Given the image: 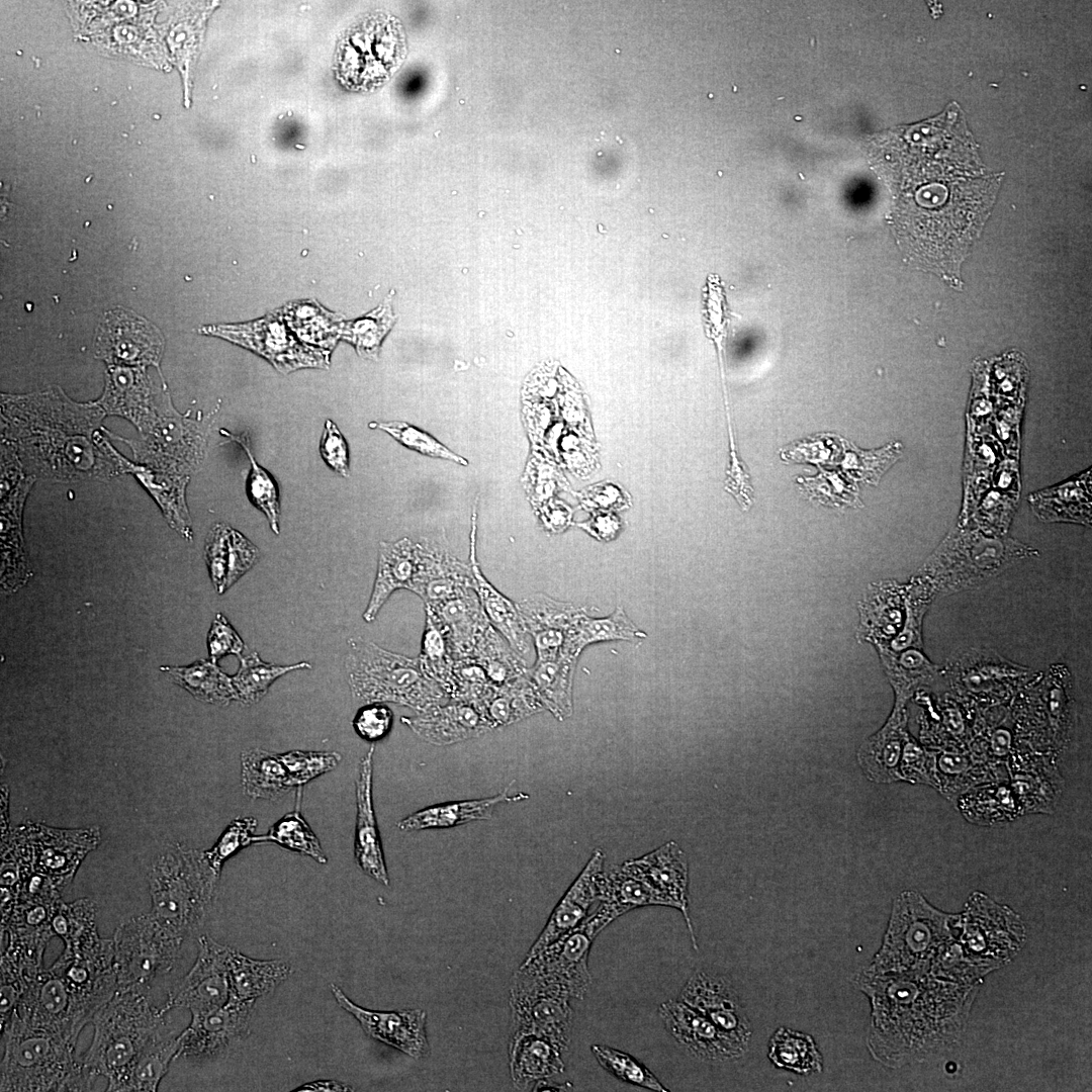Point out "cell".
Listing matches in <instances>:
<instances>
[{
    "label": "cell",
    "mask_w": 1092,
    "mask_h": 1092,
    "mask_svg": "<svg viewBox=\"0 0 1092 1092\" xmlns=\"http://www.w3.org/2000/svg\"><path fill=\"white\" fill-rule=\"evenodd\" d=\"M160 669L198 701L220 706L238 701L232 677L210 659L197 660L188 666H162Z\"/></svg>",
    "instance_id": "34"
},
{
    "label": "cell",
    "mask_w": 1092,
    "mask_h": 1092,
    "mask_svg": "<svg viewBox=\"0 0 1092 1092\" xmlns=\"http://www.w3.org/2000/svg\"><path fill=\"white\" fill-rule=\"evenodd\" d=\"M305 668H311L310 663L306 661L290 665L268 663L254 651L247 656H240L239 669L231 677L238 701L243 705L251 706L266 696L269 688L278 677L287 672Z\"/></svg>",
    "instance_id": "37"
},
{
    "label": "cell",
    "mask_w": 1092,
    "mask_h": 1092,
    "mask_svg": "<svg viewBox=\"0 0 1092 1092\" xmlns=\"http://www.w3.org/2000/svg\"><path fill=\"white\" fill-rule=\"evenodd\" d=\"M471 523L470 567L473 574V588L490 625L502 634L511 648L524 659L525 656H529L531 648L528 639L529 634L517 606L483 576L475 558V507L473 508Z\"/></svg>",
    "instance_id": "26"
},
{
    "label": "cell",
    "mask_w": 1092,
    "mask_h": 1092,
    "mask_svg": "<svg viewBox=\"0 0 1092 1092\" xmlns=\"http://www.w3.org/2000/svg\"><path fill=\"white\" fill-rule=\"evenodd\" d=\"M917 134L920 186L915 193V250L919 261L945 279H957L960 263L979 233L996 184L979 166L976 152L950 118L935 119Z\"/></svg>",
    "instance_id": "1"
},
{
    "label": "cell",
    "mask_w": 1092,
    "mask_h": 1092,
    "mask_svg": "<svg viewBox=\"0 0 1092 1092\" xmlns=\"http://www.w3.org/2000/svg\"><path fill=\"white\" fill-rule=\"evenodd\" d=\"M592 1053L601 1067L617 1079L651 1091H668L643 1064L629 1054L603 1044L592 1045Z\"/></svg>",
    "instance_id": "44"
},
{
    "label": "cell",
    "mask_w": 1092,
    "mask_h": 1092,
    "mask_svg": "<svg viewBox=\"0 0 1092 1092\" xmlns=\"http://www.w3.org/2000/svg\"><path fill=\"white\" fill-rule=\"evenodd\" d=\"M345 668L353 698L364 704L395 703L418 713L446 704L448 694L424 673L418 658L350 638Z\"/></svg>",
    "instance_id": "5"
},
{
    "label": "cell",
    "mask_w": 1092,
    "mask_h": 1092,
    "mask_svg": "<svg viewBox=\"0 0 1092 1092\" xmlns=\"http://www.w3.org/2000/svg\"><path fill=\"white\" fill-rule=\"evenodd\" d=\"M570 999L564 992L516 971L509 999L513 1033L543 1036L565 1053L570 1043L573 1020Z\"/></svg>",
    "instance_id": "7"
},
{
    "label": "cell",
    "mask_w": 1092,
    "mask_h": 1092,
    "mask_svg": "<svg viewBox=\"0 0 1092 1092\" xmlns=\"http://www.w3.org/2000/svg\"><path fill=\"white\" fill-rule=\"evenodd\" d=\"M1 1031L5 1039L2 1092L92 1090L96 1077L76 1055L75 1043L28 1025L15 1013Z\"/></svg>",
    "instance_id": "2"
},
{
    "label": "cell",
    "mask_w": 1092,
    "mask_h": 1092,
    "mask_svg": "<svg viewBox=\"0 0 1092 1092\" xmlns=\"http://www.w3.org/2000/svg\"><path fill=\"white\" fill-rule=\"evenodd\" d=\"M604 863L605 854L598 848L554 908L525 959L535 956L557 938L577 927L588 916L592 905L599 902L600 882L605 872Z\"/></svg>",
    "instance_id": "19"
},
{
    "label": "cell",
    "mask_w": 1092,
    "mask_h": 1092,
    "mask_svg": "<svg viewBox=\"0 0 1092 1092\" xmlns=\"http://www.w3.org/2000/svg\"><path fill=\"white\" fill-rule=\"evenodd\" d=\"M241 778L244 793L254 800L275 801L295 788L279 754L261 748L242 752Z\"/></svg>",
    "instance_id": "32"
},
{
    "label": "cell",
    "mask_w": 1092,
    "mask_h": 1092,
    "mask_svg": "<svg viewBox=\"0 0 1092 1092\" xmlns=\"http://www.w3.org/2000/svg\"><path fill=\"white\" fill-rule=\"evenodd\" d=\"M230 948L208 934L201 935L193 967L170 990L163 1010L186 1008L195 1013L224 1005L231 994L226 964Z\"/></svg>",
    "instance_id": "10"
},
{
    "label": "cell",
    "mask_w": 1092,
    "mask_h": 1092,
    "mask_svg": "<svg viewBox=\"0 0 1092 1092\" xmlns=\"http://www.w3.org/2000/svg\"><path fill=\"white\" fill-rule=\"evenodd\" d=\"M678 999L748 1050L751 1024L740 995L728 977L706 970L697 971L682 987Z\"/></svg>",
    "instance_id": "14"
},
{
    "label": "cell",
    "mask_w": 1092,
    "mask_h": 1092,
    "mask_svg": "<svg viewBox=\"0 0 1092 1092\" xmlns=\"http://www.w3.org/2000/svg\"><path fill=\"white\" fill-rule=\"evenodd\" d=\"M563 1052L551 1040L534 1033H512L509 1063L512 1081L527 1090L541 1080L564 1072Z\"/></svg>",
    "instance_id": "27"
},
{
    "label": "cell",
    "mask_w": 1092,
    "mask_h": 1092,
    "mask_svg": "<svg viewBox=\"0 0 1092 1092\" xmlns=\"http://www.w3.org/2000/svg\"><path fill=\"white\" fill-rule=\"evenodd\" d=\"M600 903L608 906L617 917L639 907L675 904L645 881L627 872L622 866L604 872L600 882Z\"/></svg>",
    "instance_id": "31"
},
{
    "label": "cell",
    "mask_w": 1092,
    "mask_h": 1092,
    "mask_svg": "<svg viewBox=\"0 0 1092 1092\" xmlns=\"http://www.w3.org/2000/svg\"><path fill=\"white\" fill-rule=\"evenodd\" d=\"M31 848L33 870L48 877L61 891L100 839L98 828L56 829L41 824L21 826Z\"/></svg>",
    "instance_id": "13"
},
{
    "label": "cell",
    "mask_w": 1092,
    "mask_h": 1092,
    "mask_svg": "<svg viewBox=\"0 0 1092 1092\" xmlns=\"http://www.w3.org/2000/svg\"><path fill=\"white\" fill-rule=\"evenodd\" d=\"M309 1086L313 1087V1090L315 1088L323 1089V1090H341V1091L347 1090L346 1085H344L342 1083H339V1082H336V1081H318V1082H315L313 1084H310Z\"/></svg>",
    "instance_id": "56"
},
{
    "label": "cell",
    "mask_w": 1092,
    "mask_h": 1092,
    "mask_svg": "<svg viewBox=\"0 0 1092 1092\" xmlns=\"http://www.w3.org/2000/svg\"><path fill=\"white\" fill-rule=\"evenodd\" d=\"M767 1057L777 1068L802 1076L823 1070V1058L813 1037L784 1026L771 1035Z\"/></svg>",
    "instance_id": "35"
},
{
    "label": "cell",
    "mask_w": 1092,
    "mask_h": 1092,
    "mask_svg": "<svg viewBox=\"0 0 1092 1092\" xmlns=\"http://www.w3.org/2000/svg\"><path fill=\"white\" fill-rule=\"evenodd\" d=\"M209 659L216 661L226 655L241 656L245 643L226 618L217 613L207 634Z\"/></svg>",
    "instance_id": "52"
},
{
    "label": "cell",
    "mask_w": 1092,
    "mask_h": 1092,
    "mask_svg": "<svg viewBox=\"0 0 1092 1092\" xmlns=\"http://www.w3.org/2000/svg\"><path fill=\"white\" fill-rule=\"evenodd\" d=\"M180 1034L166 1029L143 1051L132 1069L127 1091H157L180 1049Z\"/></svg>",
    "instance_id": "38"
},
{
    "label": "cell",
    "mask_w": 1092,
    "mask_h": 1092,
    "mask_svg": "<svg viewBox=\"0 0 1092 1092\" xmlns=\"http://www.w3.org/2000/svg\"><path fill=\"white\" fill-rule=\"evenodd\" d=\"M646 637L647 634L629 619L621 607L605 618H593L584 612L574 629L573 648L580 654L584 647L597 642L639 641Z\"/></svg>",
    "instance_id": "40"
},
{
    "label": "cell",
    "mask_w": 1092,
    "mask_h": 1092,
    "mask_svg": "<svg viewBox=\"0 0 1092 1092\" xmlns=\"http://www.w3.org/2000/svg\"><path fill=\"white\" fill-rule=\"evenodd\" d=\"M254 1002L230 996L215 1009L191 1013V1022L180 1033L175 1060L202 1062L225 1056L249 1031Z\"/></svg>",
    "instance_id": "9"
},
{
    "label": "cell",
    "mask_w": 1092,
    "mask_h": 1092,
    "mask_svg": "<svg viewBox=\"0 0 1092 1092\" xmlns=\"http://www.w3.org/2000/svg\"><path fill=\"white\" fill-rule=\"evenodd\" d=\"M906 585L896 581L872 583L858 602L856 638L881 648L900 632L906 615Z\"/></svg>",
    "instance_id": "22"
},
{
    "label": "cell",
    "mask_w": 1092,
    "mask_h": 1092,
    "mask_svg": "<svg viewBox=\"0 0 1092 1092\" xmlns=\"http://www.w3.org/2000/svg\"><path fill=\"white\" fill-rule=\"evenodd\" d=\"M574 658L536 661L527 669V676L544 709L562 721L572 714V680L576 665Z\"/></svg>",
    "instance_id": "33"
},
{
    "label": "cell",
    "mask_w": 1092,
    "mask_h": 1092,
    "mask_svg": "<svg viewBox=\"0 0 1092 1092\" xmlns=\"http://www.w3.org/2000/svg\"><path fill=\"white\" fill-rule=\"evenodd\" d=\"M205 333L239 343L268 358L282 372L299 367L322 366L323 357L288 338L277 323L270 320L240 325L204 328Z\"/></svg>",
    "instance_id": "18"
},
{
    "label": "cell",
    "mask_w": 1092,
    "mask_h": 1092,
    "mask_svg": "<svg viewBox=\"0 0 1092 1092\" xmlns=\"http://www.w3.org/2000/svg\"><path fill=\"white\" fill-rule=\"evenodd\" d=\"M1031 671L993 649L970 648L953 654L943 673L959 693L977 697H1006L1008 693L1028 684L1033 677Z\"/></svg>",
    "instance_id": "11"
},
{
    "label": "cell",
    "mask_w": 1092,
    "mask_h": 1092,
    "mask_svg": "<svg viewBox=\"0 0 1092 1092\" xmlns=\"http://www.w3.org/2000/svg\"><path fill=\"white\" fill-rule=\"evenodd\" d=\"M153 335L149 329L146 331H111L107 342L100 346L101 356L109 360L129 364H150L159 360L161 343L159 339L151 340Z\"/></svg>",
    "instance_id": "42"
},
{
    "label": "cell",
    "mask_w": 1092,
    "mask_h": 1092,
    "mask_svg": "<svg viewBox=\"0 0 1092 1092\" xmlns=\"http://www.w3.org/2000/svg\"><path fill=\"white\" fill-rule=\"evenodd\" d=\"M259 557V549L242 533L232 529L229 541L225 590L248 572L258 562Z\"/></svg>",
    "instance_id": "51"
},
{
    "label": "cell",
    "mask_w": 1092,
    "mask_h": 1092,
    "mask_svg": "<svg viewBox=\"0 0 1092 1092\" xmlns=\"http://www.w3.org/2000/svg\"><path fill=\"white\" fill-rule=\"evenodd\" d=\"M264 842L276 843L291 851L307 855L320 863L328 861L318 838L303 819L298 808L276 821L267 833L255 835L253 838V843Z\"/></svg>",
    "instance_id": "41"
},
{
    "label": "cell",
    "mask_w": 1092,
    "mask_h": 1092,
    "mask_svg": "<svg viewBox=\"0 0 1092 1092\" xmlns=\"http://www.w3.org/2000/svg\"><path fill=\"white\" fill-rule=\"evenodd\" d=\"M597 935L583 920L535 956L525 959L517 971L570 998L582 1000L592 984L588 954Z\"/></svg>",
    "instance_id": "8"
},
{
    "label": "cell",
    "mask_w": 1092,
    "mask_h": 1092,
    "mask_svg": "<svg viewBox=\"0 0 1092 1092\" xmlns=\"http://www.w3.org/2000/svg\"><path fill=\"white\" fill-rule=\"evenodd\" d=\"M443 628L455 660L473 657L490 623L474 588L437 603L425 604Z\"/></svg>",
    "instance_id": "21"
},
{
    "label": "cell",
    "mask_w": 1092,
    "mask_h": 1092,
    "mask_svg": "<svg viewBox=\"0 0 1092 1092\" xmlns=\"http://www.w3.org/2000/svg\"><path fill=\"white\" fill-rule=\"evenodd\" d=\"M257 824L254 817L236 818L226 826L215 844L204 851L209 866L218 876L223 863L231 856L253 844Z\"/></svg>",
    "instance_id": "45"
},
{
    "label": "cell",
    "mask_w": 1092,
    "mask_h": 1092,
    "mask_svg": "<svg viewBox=\"0 0 1092 1092\" xmlns=\"http://www.w3.org/2000/svg\"><path fill=\"white\" fill-rule=\"evenodd\" d=\"M220 434L230 438V440L238 442L246 451L251 463V470L247 481L250 499L265 514L271 530L276 535H279V498L276 483L268 472L254 459L250 449L249 439L245 434L237 436L225 430H220Z\"/></svg>",
    "instance_id": "43"
},
{
    "label": "cell",
    "mask_w": 1092,
    "mask_h": 1092,
    "mask_svg": "<svg viewBox=\"0 0 1092 1092\" xmlns=\"http://www.w3.org/2000/svg\"><path fill=\"white\" fill-rule=\"evenodd\" d=\"M658 1014L667 1032L695 1059L723 1063L739 1059L747 1052V1049L679 999L661 1003Z\"/></svg>",
    "instance_id": "16"
},
{
    "label": "cell",
    "mask_w": 1092,
    "mask_h": 1092,
    "mask_svg": "<svg viewBox=\"0 0 1092 1092\" xmlns=\"http://www.w3.org/2000/svg\"><path fill=\"white\" fill-rule=\"evenodd\" d=\"M331 991L340 1007L359 1022L368 1036L416 1060L430 1055L427 1014L423 1009L370 1010L351 1001L337 985L332 984Z\"/></svg>",
    "instance_id": "15"
},
{
    "label": "cell",
    "mask_w": 1092,
    "mask_h": 1092,
    "mask_svg": "<svg viewBox=\"0 0 1092 1092\" xmlns=\"http://www.w3.org/2000/svg\"><path fill=\"white\" fill-rule=\"evenodd\" d=\"M900 778L901 781L914 784H926L932 787L938 785L933 755L920 746L910 734L903 746Z\"/></svg>",
    "instance_id": "48"
},
{
    "label": "cell",
    "mask_w": 1092,
    "mask_h": 1092,
    "mask_svg": "<svg viewBox=\"0 0 1092 1092\" xmlns=\"http://www.w3.org/2000/svg\"><path fill=\"white\" fill-rule=\"evenodd\" d=\"M112 939L116 992L146 995L155 980L174 969L185 941L164 928L150 913L120 923Z\"/></svg>",
    "instance_id": "6"
},
{
    "label": "cell",
    "mask_w": 1092,
    "mask_h": 1092,
    "mask_svg": "<svg viewBox=\"0 0 1092 1092\" xmlns=\"http://www.w3.org/2000/svg\"><path fill=\"white\" fill-rule=\"evenodd\" d=\"M228 975L231 994L243 1001L256 999L271 993L291 973V967L281 960H255L235 948L228 954Z\"/></svg>",
    "instance_id": "28"
},
{
    "label": "cell",
    "mask_w": 1092,
    "mask_h": 1092,
    "mask_svg": "<svg viewBox=\"0 0 1092 1092\" xmlns=\"http://www.w3.org/2000/svg\"><path fill=\"white\" fill-rule=\"evenodd\" d=\"M885 673L895 693V705L906 706L920 688L930 686L940 674L937 665L925 655L923 648H907L892 652L877 649Z\"/></svg>",
    "instance_id": "30"
},
{
    "label": "cell",
    "mask_w": 1092,
    "mask_h": 1092,
    "mask_svg": "<svg viewBox=\"0 0 1092 1092\" xmlns=\"http://www.w3.org/2000/svg\"><path fill=\"white\" fill-rule=\"evenodd\" d=\"M416 734L427 742L443 745L477 737L494 727L476 706L453 701L432 707L414 717H402Z\"/></svg>",
    "instance_id": "23"
},
{
    "label": "cell",
    "mask_w": 1092,
    "mask_h": 1092,
    "mask_svg": "<svg viewBox=\"0 0 1092 1092\" xmlns=\"http://www.w3.org/2000/svg\"><path fill=\"white\" fill-rule=\"evenodd\" d=\"M320 452L324 461L342 476L349 475V453L347 443L340 430L331 420H327L323 431Z\"/></svg>",
    "instance_id": "53"
},
{
    "label": "cell",
    "mask_w": 1092,
    "mask_h": 1092,
    "mask_svg": "<svg viewBox=\"0 0 1092 1092\" xmlns=\"http://www.w3.org/2000/svg\"><path fill=\"white\" fill-rule=\"evenodd\" d=\"M279 757L285 765L294 787H302L309 781L335 769L341 754L329 751L291 750Z\"/></svg>",
    "instance_id": "46"
},
{
    "label": "cell",
    "mask_w": 1092,
    "mask_h": 1092,
    "mask_svg": "<svg viewBox=\"0 0 1092 1092\" xmlns=\"http://www.w3.org/2000/svg\"><path fill=\"white\" fill-rule=\"evenodd\" d=\"M422 567L421 545L407 538L396 542H381L378 568L372 594L363 619L372 622L392 593L398 589L415 592Z\"/></svg>",
    "instance_id": "24"
},
{
    "label": "cell",
    "mask_w": 1092,
    "mask_h": 1092,
    "mask_svg": "<svg viewBox=\"0 0 1092 1092\" xmlns=\"http://www.w3.org/2000/svg\"><path fill=\"white\" fill-rule=\"evenodd\" d=\"M373 753L372 745L359 762L355 782L357 813L354 857L364 874L388 886L389 878L372 801Z\"/></svg>",
    "instance_id": "20"
},
{
    "label": "cell",
    "mask_w": 1092,
    "mask_h": 1092,
    "mask_svg": "<svg viewBox=\"0 0 1092 1092\" xmlns=\"http://www.w3.org/2000/svg\"><path fill=\"white\" fill-rule=\"evenodd\" d=\"M231 531L229 525L216 524L209 531L205 542V561L209 576L219 595L225 592Z\"/></svg>",
    "instance_id": "49"
},
{
    "label": "cell",
    "mask_w": 1092,
    "mask_h": 1092,
    "mask_svg": "<svg viewBox=\"0 0 1092 1092\" xmlns=\"http://www.w3.org/2000/svg\"><path fill=\"white\" fill-rule=\"evenodd\" d=\"M533 1091H570L573 1088L571 1083L554 1084L549 1079L541 1080L535 1083L532 1087Z\"/></svg>",
    "instance_id": "55"
},
{
    "label": "cell",
    "mask_w": 1092,
    "mask_h": 1092,
    "mask_svg": "<svg viewBox=\"0 0 1092 1092\" xmlns=\"http://www.w3.org/2000/svg\"><path fill=\"white\" fill-rule=\"evenodd\" d=\"M524 796H510L508 790L494 797L465 800L434 805L419 810L397 823L402 831H417L432 828H449L471 821L487 820L492 810L503 802L520 800Z\"/></svg>",
    "instance_id": "29"
},
{
    "label": "cell",
    "mask_w": 1092,
    "mask_h": 1092,
    "mask_svg": "<svg viewBox=\"0 0 1092 1092\" xmlns=\"http://www.w3.org/2000/svg\"><path fill=\"white\" fill-rule=\"evenodd\" d=\"M392 722L393 713L389 707L383 703H371L358 710L352 724L362 739L375 742L389 733Z\"/></svg>",
    "instance_id": "50"
},
{
    "label": "cell",
    "mask_w": 1092,
    "mask_h": 1092,
    "mask_svg": "<svg viewBox=\"0 0 1092 1092\" xmlns=\"http://www.w3.org/2000/svg\"><path fill=\"white\" fill-rule=\"evenodd\" d=\"M418 659L424 673L441 686L452 699L455 691V659L443 628L427 610L422 649Z\"/></svg>",
    "instance_id": "39"
},
{
    "label": "cell",
    "mask_w": 1092,
    "mask_h": 1092,
    "mask_svg": "<svg viewBox=\"0 0 1092 1092\" xmlns=\"http://www.w3.org/2000/svg\"><path fill=\"white\" fill-rule=\"evenodd\" d=\"M166 1013L133 991L116 992L95 1013L92 1042L82 1058L96 1078L107 1080V1091H126L139 1057L167 1029Z\"/></svg>",
    "instance_id": "3"
},
{
    "label": "cell",
    "mask_w": 1092,
    "mask_h": 1092,
    "mask_svg": "<svg viewBox=\"0 0 1092 1092\" xmlns=\"http://www.w3.org/2000/svg\"><path fill=\"white\" fill-rule=\"evenodd\" d=\"M622 867L670 899L684 916L694 948L698 942L689 913V864L685 851L675 841H668Z\"/></svg>",
    "instance_id": "17"
},
{
    "label": "cell",
    "mask_w": 1092,
    "mask_h": 1092,
    "mask_svg": "<svg viewBox=\"0 0 1092 1092\" xmlns=\"http://www.w3.org/2000/svg\"><path fill=\"white\" fill-rule=\"evenodd\" d=\"M219 876L204 851L170 844L148 873L150 914L167 930L186 940L199 931L210 911Z\"/></svg>",
    "instance_id": "4"
},
{
    "label": "cell",
    "mask_w": 1092,
    "mask_h": 1092,
    "mask_svg": "<svg viewBox=\"0 0 1092 1092\" xmlns=\"http://www.w3.org/2000/svg\"><path fill=\"white\" fill-rule=\"evenodd\" d=\"M908 734L906 706L894 704L884 726L858 748V764L869 780L875 783L901 781L900 762Z\"/></svg>",
    "instance_id": "25"
},
{
    "label": "cell",
    "mask_w": 1092,
    "mask_h": 1092,
    "mask_svg": "<svg viewBox=\"0 0 1092 1092\" xmlns=\"http://www.w3.org/2000/svg\"><path fill=\"white\" fill-rule=\"evenodd\" d=\"M544 710L527 672L516 681L495 689L483 707L492 726H506Z\"/></svg>",
    "instance_id": "36"
},
{
    "label": "cell",
    "mask_w": 1092,
    "mask_h": 1092,
    "mask_svg": "<svg viewBox=\"0 0 1092 1092\" xmlns=\"http://www.w3.org/2000/svg\"><path fill=\"white\" fill-rule=\"evenodd\" d=\"M583 528L597 535L598 538L609 539L614 536L617 530V524L610 520H597L596 522L587 523L583 525Z\"/></svg>",
    "instance_id": "54"
},
{
    "label": "cell",
    "mask_w": 1092,
    "mask_h": 1092,
    "mask_svg": "<svg viewBox=\"0 0 1092 1092\" xmlns=\"http://www.w3.org/2000/svg\"><path fill=\"white\" fill-rule=\"evenodd\" d=\"M370 427L385 431L405 447L422 454L445 458L461 465L468 464L463 457L453 453L431 435L404 422L372 423Z\"/></svg>",
    "instance_id": "47"
},
{
    "label": "cell",
    "mask_w": 1092,
    "mask_h": 1092,
    "mask_svg": "<svg viewBox=\"0 0 1092 1092\" xmlns=\"http://www.w3.org/2000/svg\"><path fill=\"white\" fill-rule=\"evenodd\" d=\"M516 606L527 633L533 638L536 661L577 659L573 636L576 623L585 612L583 608L540 593L523 599Z\"/></svg>",
    "instance_id": "12"
}]
</instances>
